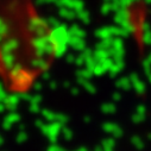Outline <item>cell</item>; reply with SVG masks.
Instances as JSON below:
<instances>
[{
	"instance_id": "obj_1",
	"label": "cell",
	"mask_w": 151,
	"mask_h": 151,
	"mask_svg": "<svg viewBox=\"0 0 151 151\" xmlns=\"http://www.w3.org/2000/svg\"><path fill=\"white\" fill-rule=\"evenodd\" d=\"M0 65H1V64H0Z\"/></svg>"
}]
</instances>
